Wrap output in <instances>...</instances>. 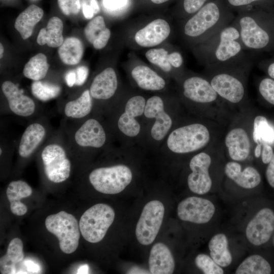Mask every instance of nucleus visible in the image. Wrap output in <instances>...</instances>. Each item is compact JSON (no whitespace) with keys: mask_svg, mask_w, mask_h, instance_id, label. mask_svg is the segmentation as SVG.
I'll return each mask as SVG.
<instances>
[{"mask_svg":"<svg viewBox=\"0 0 274 274\" xmlns=\"http://www.w3.org/2000/svg\"><path fill=\"white\" fill-rule=\"evenodd\" d=\"M191 49L207 70L249 71L252 65L251 58L242 43L238 30L232 22Z\"/></svg>","mask_w":274,"mask_h":274,"instance_id":"1","label":"nucleus"},{"mask_svg":"<svg viewBox=\"0 0 274 274\" xmlns=\"http://www.w3.org/2000/svg\"><path fill=\"white\" fill-rule=\"evenodd\" d=\"M234 19L215 2H210L191 16L178 22V34L191 49L214 36Z\"/></svg>","mask_w":274,"mask_h":274,"instance_id":"2","label":"nucleus"},{"mask_svg":"<svg viewBox=\"0 0 274 274\" xmlns=\"http://www.w3.org/2000/svg\"><path fill=\"white\" fill-rule=\"evenodd\" d=\"M174 35L172 22L156 17L128 28L124 35V44L132 49H148L168 42Z\"/></svg>","mask_w":274,"mask_h":274,"instance_id":"3","label":"nucleus"},{"mask_svg":"<svg viewBox=\"0 0 274 274\" xmlns=\"http://www.w3.org/2000/svg\"><path fill=\"white\" fill-rule=\"evenodd\" d=\"M62 134L49 137L39 149L43 171L51 182L60 183L70 176L72 164L68 157L70 148Z\"/></svg>","mask_w":274,"mask_h":274,"instance_id":"4","label":"nucleus"},{"mask_svg":"<svg viewBox=\"0 0 274 274\" xmlns=\"http://www.w3.org/2000/svg\"><path fill=\"white\" fill-rule=\"evenodd\" d=\"M208 79L219 96L236 104L246 96L245 78L249 71L242 69L207 70Z\"/></svg>","mask_w":274,"mask_h":274,"instance_id":"5","label":"nucleus"},{"mask_svg":"<svg viewBox=\"0 0 274 274\" xmlns=\"http://www.w3.org/2000/svg\"><path fill=\"white\" fill-rule=\"evenodd\" d=\"M115 216L113 208L105 203L96 204L82 215L79 228L84 238L91 243H97L105 237Z\"/></svg>","mask_w":274,"mask_h":274,"instance_id":"6","label":"nucleus"},{"mask_svg":"<svg viewBox=\"0 0 274 274\" xmlns=\"http://www.w3.org/2000/svg\"><path fill=\"white\" fill-rule=\"evenodd\" d=\"M232 22L237 28L242 43L247 51H261L271 43V35L265 23L255 14L242 13L234 18Z\"/></svg>","mask_w":274,"mask_h":274,"instance_id":"7","label":"nucleus"},{"mask_svg":"<svg viewBox=\"0 0 274 274\" xmlns=\"http://www.w3.org/2000/svg\"><path fill=\"white\" fill-rule=\"evenodd\" d=\"M45 224L48 231L57 237L62 252L66 254L75 252L79 246L81 232L78 221L72 214L61 211L50 215Z\"/></svg>","mask_w":274,"mask_h":274,"instance_id":"8","label":"nucleus"},{"mask_svg":"<svg viewBox=\"0 0 274 274\" xmlns=\"http://www.w3.org/2000/svg\"><path fill=\"white\" fill-rule=\"evenodd\" d=\"M210 139V132L205 125L193 123L174 130L167 138V146L173 152L185 154L203 148Z\"/></svg>","mask_w":274,"mask_h":274,"instance_id":"9","label":"nucleus"},{"mask_svg":"<svg viewBox=\"0 0 274 274\" xmlns=\"http://www.w3.org/2000/svg\"><path fill=\"white\" fill-rule=\"evenodd\" d=\"M132 179L130 169L123 164L98 167L92 170L88 176L93 188L106 194L122 192L130 183Z\"/></svg>","mask_w":274,"mask_h":274,"instance_id":"10","label":"nucleus"},{"mask_svg":"<svg viewBox=\"0 0 274 274\" xmlns=\"http://www.w3.org/2000/svg\"><path fill=\"white\" fill-rule=\"evenodd\" d=\"M107 134L103 126L97 119H87L70 132L67 142L71 151L100 149L105 145Z\"/></svg>","mask_w":274,"mask_h":274,"instance_id":"11","label":"nucleus"},{"mask_svg":"<svg viewBox=\"0 0 274 274\" xmlns=\"http://www.w3.org/2000/svg\"><path fill=\"white\" fill-rule=\"evenodd\" d=\"M164 211V205L159 200H151L146 204L135 227V236L140 244L149 245L154 242L161 226Z\"/></svg>","mask_w":274,"mask_h":274,"instance_id":"12","label":"nucleus"},{"mask_svg":"<svg viewBox=\"0 0 274 274\" xmlns=\"http://www.w3.org/2000/svg\"><path fill=\"white\" fill-rule=\"evenodd\" d=\"M144 56L150 64L164 73H184V62L182 52L178 47L168 42L147 49Z\"/></svg>","mask_w":274,"mask_h":274,"instance_id":"13","label":"nucleus"},{"mask_svg":"<svg viewBox=\"0 0 274 274\" xmlns=\"http://www.w3.org/2000/svg\"><path fill=\"white\" fill-rule=\"evenodd\" d=\"M215 212V207L211 201L196 196L183 199L177 207V215L180 219L196 224L208 223Z\"/></svg>","mask_w":274,"mask_h":274,"instance_id":"14","label":"nucleus"},{"mask_svg":"<svg viewBox=\"0 0 274 274\" xmlns=\"http://www.w3.org/2000/svg\"><path fill=\"white\" fill-rule=\"evenodd\" d=\"M135 55L130 54L126 63L129 65L131 77L137 86L148 91L164 89L166 86L164 79Z\"/></svg>","mask_w":274,"mask_h":274,"instance_id":"15","label":"nucleus"},{"mask_svg":"<svg viewBox=\"0 0 274 274\" xmlns=\"http://www.w3.org/2000/svg\"><path fill=\"white\" fill-rule=\"evenodd\" d=\"M211 162V156L205 152L199 153L191 159L189 167L192 172L188 177L187 183L193 193L202 195L210 190L212 181L209 169Z\"/></svg>","mask_w":274,"mask_h":274,"instance_id":"16","label":"nucleus"},{"mask_svg":"<svg viewBox=\"0 0 274 274\" xmlns=\"http://www.w3.org/2000/svg\"><path fill=\"white\" fill-rule=\"evenodd\" d=\"M274 232V212L264 208L259 210L248 223L246 235L253 245L260 246L267 243Z\"/></svg>","mask_w":274,"mask_h":274,"instance_id":"17","label":"nucleus"},{"mask_svg":"<svg viewBox=\"0 0 274 274\" xmlns=\"http://www.w3.org/2000/svg\"><path fill=\"white\" fill-rule=\"evenodd\" d=\"M48 133L47 124L42 120L29 124L22 133L18 144L19 157L26 159L39 151L49 138Z\"/></svg>","mask_w":274,"mask_h":274,"instance_id":"18","label":"nucleus"},{"mask_svg":"<svg viewBox=\"0 0 274 274\" xmlns=\"http://www.w3.org/2000/svg\"><path fill=\"white\" fill-rule=\"evenodd\" d=\"M182 94L187 99L201 104L215 102L219 96L208 78L196 75L185 77L181 84Z\"/></svg>","mask_w":274,"mask_h":274,"instance_id":"19","label":"nucleus"},{"mask_svg":"<svg viewBox=\"0 0 274 274\" xmlns=\"http://www.w3.org/2000/svg\"><path fill=\"white\" fill-rule=\"evenodd\" d=\"M148 118H155L151 134L156 141L162 140L166 135L172 125L170 116L164 110V102L161 97L154 95L146 101L144 113Z\"/></svg>","mask_w":274,"mask_h":274,"instance_id":"20","label":"nucleus"},{"mask_svg":"<svg viewBox=\"0 0 274 274\" xmlns=\"http://www.w3.org/2000/svg\"><path fill=\"white\" fill-rule=\"evenodd\" d=\"M2 90L8 102L10 111L22 117H29L37 111L35 101L23 94L18 86L10 81H6L2 85Z\"/></svg>","mask_w":274,"mask_h":274,"instance_id":"21","label":"nucleus"},{"mask_svg":"<svg viewBox=\"0 0 274 274\" xmlns=\"http://www.w3.org/2000/svg\"><path fill=\"white\" fill-rule=\"evenodd\" d=\"M145 98L140 95L130 97L125 107V112L119 117L117 124L119 129L129 137L136 136L140 132L141 126L135 117L144 113L146 106Z\"/></svg>","mask_w":274,"mask_h":274,"instance_id":"22","label":"nucleus"},{"mask_svg":"<svg viewBox=\"0 0 274 274\" xmlns=\"http://www.w3.org/2000/svg\"><path fill=\"white\" fill-rule=\"evenodd\" d=\"M116 72L112 66L107 67L93 79L89 87L92 99L106 100L115 94L118 88Z\"/></svg>","mask_w":274,"mask_h":274,"instance_id":"23","label":"nucleus"},{"mask_svg":"<svg viewBox=\"0 0 274 274\" xmlns=\"http://www.w3.org/2000/svg\"><path fill=\"white\" fill-rule=\"evenodd\" d=\"M225 145L230 157L234 161H243L249 156L251 142L247 131L243 128L230 130L225 139Z\"/></svg>","mask_w":274,"mask_h":274,"instance_id":"24","label":"nucleus"},{"mask_svg":"<svg viewBox=\"0 0 274 274\" xmlns=\"http://www.w3.org/2000/svg\"><path fill=\"white\" fill-rule=\"evenodd\" d=\"M24 258L22 241L19 238H14L8 245L6 254L1 258V273H27Z\"/></svg>","mask_w":274,"mask_h":274,"instance_id":"25","label":"nucleus"},{"mask_svg":"<svg viewBox=\"0 0 274 274\" xmlns=\"http://www.w3.org/2000/svg\"><path fill=\"white\" fill-rule=\"evenodd\" d=\"M148 263L150 272L152 274H171L175 267L172 252L161 243H156L152 246Z\"/></svg>","mask_w":274,"mask_h":274,"instance_id":"26","label":"nucleus"},{"mask_svg":"<svg viewBox=\"0 0 274 274\" xmlns=\"http://www.w3.org/2000/svg\"><path fill=\"white\" fill-rule=\"evenodd\" d=\"M226 175L237 185L246 189H252L261 182V176L258 170L252 166L246 167L242 172L238 162L230 161L225 166Z\"/></svg>","mask_w":274,"mask_h":274,"instance_id":"27","label":"nucleus"},{"mask_svg":"<svg viewBox=\"0 0 274 274\" xmlns=\"http://www.w3.org/2000/svg\"><path fill=\"white\" fill-rule=\"evenodd\" d=\"M32 190L25 181L17 180L11 182L6 190V195L10 204L11 212L17 216L24 215L27 211L25 204L20 200L31 195Z\"/></svg>","mask_w":274,"mask_h":274,"instance_id":"28","label":"nucleus"},{"mask_svg":"<svg viewBox=\"0 0 274 274\" xmlns=\"http://www.w3.org/2000/svg\"><path fill=\"white\" fill-rule=\"evenodd\" d=\"M84 32L87 41L97 50L106 47L111 35V30L106 26L104 17L100 15L87 23Z\"/></svg>","mask_w":274,"mask_h":274,"instance_id":"29","label":"nucleus"},{"mask_svg":"<svg viewBox=\"0 0 274 274\" xmlns=\"http://www.w3.org/2000/svg\"><path fill=\"white\" fill-rule=\"evenodd\" d=\"M93 108V99L89 89H86L77 98L67 101L63 108L67 118L80 121L90 114Z\"/></svg>","mask_w":274,"mask_h":274,"instance_id":"30","label":"nucleus"},{"mask_svg":"<svg viewBox=\"0 0 274 274\" xmlns=\"http://www.w3.org/2000/svg\"><path fill=\"white\" fill-rule=\"evenodd\" d=\"M43 10L35 5H31L21 12L17 17L14 27L24 40L30 37L35 26L41 20Z\"/></svg>","mask_w":274,"mask_h":274,"instance_id":"31","label":"nucleus"},{"mask_svg":"<svg viewBox=\"0 0 274 274\" xmlns=\"http://www.w3.org/2000/svg\"><path fill=\"white\" fill-rule=\"evenodd\" d=\"M63 23L57 17L51 18L46 27L42 28L38 35L37 41L40 45L47 44L49 47H59L63 42Z\"/></svg>","mask_w":274,"mask_h":274,"instance_id":"32","label":"nucleus"},{"mask_svg":"<svg viewBox=\"0 0 274 274\" xmlns=\"http://www.w3.org/2000/svg\"><path fill=\"white\" fill-rule=\"evenodd\" d=\"M210 253L212 258L221 267L229 266L232 262V255L228 249L226 236L223 233L214 235L209 243Z\"/></svg>","mask_w":274,"mask_h":274,"instance_id":"33","label":"nucleus"},{"mask_svg":"<svg viewBox=\"0 0 274 274\" xmlns=\"http://www.w3.org/2000/svg\"><path fill=\"white\" fill-rule=\"evenodd\" d=\"M83 44L76 37L66 38L59 47L58 53L62 62L67 65L78 63L83 57Z\"/></svg>","mask_w":274,"mask_h":274,"instance_id":"34","label":"nucleus"},{"mask_svg":"<svg viewBox=\"0 0 274 274\" xmlns=\"http://www.w3.org/2000/svg\"><path fill=\"white\" fill-rule=\"evenodd\" d=\"M49 67V64L46 55L39 53L32 57L25 64L23 74L28 79L39 81L46 77Z\"/></svg>","mask_w":274,"mask_h":274,"instance_id":"35","label":"nucleus"},{"mask_svg":"<svg viewBox=\"0 0 274 274\" xmlns=\"http://www.w3.org/2000/svg\"><path fill=\"white\" fill-rule=\"evenodd\" d=\"M271 268L269 262L259 255L246 258L237 268L236 274H269Z\"/></svg>","mask_w":274,"mask_h":274,"instance_id":"36","label":"nucleus"},{"mask_svg":"<svg viewBox=\"0 0 274 274\" xmlns=\"http://www.w3.org/2000/svg\"><path fill=\"white\" fill-rule=\"evenodd\" d=\"M253 139L257 145L274 144V129L265 117L259 115L255 118Z\"/></svg>","mask_w":274,"mask_h":274,"instance_id":"37","label":"nucleus"},{"mask_svg":"<svg viewBox=\"0 0 274 274\" xmlns=\"http://www.w3.org/2000/svg\"><path fill=\"white\" fill-rule=\"evenodd\" d=\"M31 91L38 99L47 101L59 96L61 88L57 84L41 80L34 81L31 85Z\"/></svg>","mask_w":274,"mask_h":274,"instance_id":"38","label":"nucleus"},{"mask_svg":"<svg viewBox=\"0 0 274 274\" xmlns=\"http://www.w3.org/2000/svg\"><path fill=\"white\" fill-rule=\"evenodd\" d=\"M196 266L204 274H223L224 270L221 266L208 255L198 254L195 259Z\"/></svg>","mask_w":274,"mask_h":274,"instance_id":"39","label":"nucleus"},{"mask_svg":"<svg viewBox=\"0 0 274 274\" xmlns=\"http://www.w3.org/2000/svg\"><path fill=\"white\" fill-rule=\"evenodd\" d=\"M258 90L265 100L274 105V80L272 78L263 79L259 84Z\"/></svg>","mask_w":274,"mask_h":274,"instance_id":"40","label":"nucleus"},{"mask_svg":"<svg viewBox=\"0 0 274 274\" xmlns=\"http://www.w3.org/2000/svg\"><path fill=\"white\" fill-rule=\"evenodd\" d=\"M208 0H183L182 7L183 13L180 20L185 19L198 11Z\"/></svg>","mask_w":274,"mask_h":274,"instance_id":"41","label":"nucleus"},{"mask_svg":"<svg viewBox=\"0 0 274 274\" xmlns=\"http://www.w3.org/2000/svg\"><path fill=\"white\" fill-rule=\"evenodd\" d=\"M57 1L59 8L65 15H77L80 10V0Z\"/></svg>","mask_w":274,"mask_h":274,"instance_id":"42","label":"nucleus"},{"mask_svg":"<svg viewBox=\"0 0 274 274\" xmlns=\"http://www.w3.org/2000/svg\"><path fill=\"white\" fill-rule=\"evenodd\" d=\"M128 0H102L105 9L112 13L120 11L128 4Z\"/></svg>","mask_w":274,"mask_h":274,"instance_id":"43","label":"nucleus"},{"mask_svg":"<svg viewBox=\"0 0 274 274\" xmlns=\"http://www.w3.org/2000/svg\"><path fill=\"white\" fill-rule=\"evenodd\" d=\"M76 73V82L75 85L81 86L86 81L88 76V68L85 66H80L75 70Z\"/></svg>","mask_w":274,"mask_h":274,"instance_id":"44","label":"nucleus"},{"mask_svg":"<svg viewBox=\"0 0 274 274\" xmlns=\"http://www.w3.org/2000/svg\"><path fill=\"white\" fill-rule=\"evenodd\" d=\"M23 265L27 273H38L41 271L40 265L32 260H24Z\"/></svg>","mask_w":274,"mask_h":274,"instance_id":"45","label":"nucleus"},{"mask_svg":"<svg viewBox=\"0 0 274 274\" xmlns=\"http://www.w3.org/2000/svg\"><path fill=\"white\" fill-rule=\"evenodd\" d=\"M266 178L269 185L274 188V153L266 170Z\"/></svg>","mask_w":274,"mask_h":274,"instance_id":"46","label":"nucleus"},{"mask_svg":"<svg viewBox=\"0 0 274 274\" xmlns=\"http://www.w3.org/2000/svg\"><path fill=\"white\" fill-rule=\"evenodd\" d=\"M262 150V161L264 164H268L273 156V150L270 145L268 144H263Z\"/></svg>","mask_w":274,"mask_h":274,"instance_id":"47","label":"nucleus"},{"mask_svg":"<svg viewBox=\"0 0 274 274\" xmlns=\"http://www.w3.org/2000/svg\"><path fill=\"white\" fill-rule=\"evenodd\" d=\"M229 4L234 7L248 6L252 3L264 0H227Z\"/></svg>","mask_w":274,"mask_h":274,"instance_id":"48","label":"nucleus"},{"mask_svg":"<svg viewBox=\"0 0 274 274\" xmlns=\"http://www.w3.org/2000/svg\"><path fill=\"white\" fill-rule=\"evenodd\" d=\"M65 80L67 85L72 87L76 84V73L75 70L68 71L65 75Z\"/></svg>","mask_w":274,"mask_h":274,"instance_id":"49","label":"nucleus"},{"mask_svg":"<svg viewBox=\"0 0 274 274\" xmlns=\"http://www.w3.org/2000/svg\"><path fill=\"white\" fill-rule=\"evenodd\" d=\"M83 13L86 19H91L94 15V11L90 5L84 3L83 4Z\"/></svg>","mask_w":274,"mask_h":274,"instance_id":"50","label":"nucleus"},{"mask_svg":"<svg viewBox=\"0 0 274 274\" xmlns=\"http://www.w3.org/2000/svg\"><path fill=\"white\" fill-rule=\"evenodd\" d=\"M127 273H148V271L138 267H132L126 272Z\"/></svg>","mask_w":274,"mask_h":274,"instance_id":"51","label":"nucleus"},{"mask_svg":"<svg viewBox=\"0 0 274 274\" xmlns=\"http://www.w3.org/2000/svg\"><path fill=\"white\" fill-rule=\"evenodd\" d=\"M267 72L269 76L274 79V62L268 64L267 67Z\"/></svg>","mask_w":274,"mask_h":274,"instance_id":"52","label":"nucleus"},{"mask_svg":"<svg viewBox=\"0 0 274 274\" xmlns=\"http://www.w3.org/2000/svg\"><path fill=\"white\" fill-rule=\"evenodd\" d=\"M89 266L87 264H83L80 266L78 270L77 273H88L89 272Z\"/></svg>","mask_w":274,"mask_h":274,"instance_id":"53","label":"nucleus"},{"mask_svg":"<svg viewBox=\"0 0 274 274\" xmlns=\"http://www.w3.org/2000/svg\"><path fill=\"white\" fill-rule=\"evenodd\" d=\"M94 14H97L99 11V8L96 0H91L90 5Z\"/></svg>","mask_w":274,"mask_h":274,"instance_id":"54","label":"nucleus"},{"mask_svg":"<svg viewBox=\"0 0 274 274\" xmlns=\"http://www.w3.org/2000/svg\"><path fill=\"white\" fill-rule=\"evenodd\" d=\"M262 146V145L261 144H258L255 147V151H254V155H255V156L257 158L259 157L260 155Z\"/></svg>","mask_w":274,"mask_h":274,"instance_id":"55","label":"nucleus"},{"mask_svg":"<svg viewBox=\"0 0 274 274\" xmlns=\"http://www.w3.org/2000/svg\"><path fill=\"white\" fill-rule=\"evenodd\" d=\"M169 0H150V1L154 4H156V5H160V4H163L164 3H166L168 1H169Z\"/></svg>","mask_w":274,"mask_h":274,"instance_id":"56","label":"nucleus"},{"mask_svg":"<svg viewBox=\"0 0 274 274\" xmlns=\"http://www.w3.org/2000/svg\"><path fill=\"white\" fill-rule=\"evenodd\" d=\"M4 51V49L3 45H2V43H1L0 44V57L1 58H2L3 57Z\"/></svg>","mask_w":274,"mask_h":274,"instance_id":"57","label":"nucleus"},{"mask_svg":"<svg viewBox=\"0 0 274 274\" xmlns=\"http://www.w3.org/2000/svg\"><path fill=\"white\" fill-rule=\"evenodd\" d=\"M273 246H274V237H273Z\"/></svg>","mask_w":274,"mask_h":274,"instance_id":"58","label":"nucleus"}]
</instances>
